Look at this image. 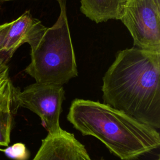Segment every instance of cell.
I'll list each match as a JSON object with an SVG mask.
<instances>
[{
    "mask_svg": "<svg viewBox=\"0 0 160 160\" xmlns=\"http://www.w3.org/2000/svg\"><path fill=\"white\" fill-rule=\"evenodd\" d=\"M160 50L137 47L117 52L102 78L104 103L160 128Z\"/></svg>",
    "mask_w": 160,
    "mask_h": 160,
    "instance_id": "6da1fadb",
    "label": "cell"
},
{
    "mask_svg": "<svg viewBox=\"0 0 160 160\" xmlns=\"http://www.w3.org/2000/svg\"><path fill=\"white\" fill-rule=\"evenodd\" d=\"M67 119L83 136L95 137L122 160H134L160 146L156 129L105 103L76 99Z\"/></svg>",
    "mask_w": 160,
    "mask_h": 160,
    "instance_id": "7a4b0ae2",
    "label": "cell"
},
{
    "mask_svg": "<svg viewBox=\"0 0 160 160\" xmlns=\"http://www.w3.org/2000/svg\"><path fill=\"white\" fill-rule=\"evenodd\" d=\"M58 1L56 22L31 46V62L24 69L36 82L62 86L78 76L66 13V0Z\"/></svg>",
    "mask_w": 160,
    "mask_h": 160,
    "instance_id": "3957f363",
    "label": "cell"
},
{
    "mask_svg": "<svg viewBox=\"0 0 160 160\" xmlns=\"http://www.w3.org/2000/svg\"><path fill=\"white\" fill-rule=\"evenodd\" d=\"M119 20L129 31L134 46L160 50L159 0H126Z\"/></svg>",
    "mask_w": 160,
    "mask_h": 160,
    "instance_id": "277c9868",
    "label": "cell"
},
{
    "mask_svg": "<svg viewBox=\"0 0 160 160\" xmlns=\"http://www.w3.org/2000/svg\"><path fill=\"white\" fill-rule=\"evenodd\" d=\"M64 99V90L61 85L35 82L22 91L16 88L15 100L18 106L36 114L50 134H58L62 129L59 118Z\"/></svg>",
    "mask_w": 160,
    "mask_h": 160,
    "instance_id": "5b68a950",
    "label": "cell"
},
{
    "mask_svg": "<svg viewBox=\"0 0 160 160\" xmlns=\"http://www.w3.org/2000/svg\"><path fill=\"white\" fill-rule=\"evenodd\" d=\"M88 154L85 146L73 134L65 130L48 134L32 160H84Z\"/></svg>",
    "mask_w": 160,
    "mask_h": 160,
    "instance_id": "8992f818",
    "label": "cell"
},
{
    "mask_svg": "<svg viewBox=\"0 0 160 160\" xmlns=\"http://www.w3.org/2000/svg\"><path fill=\"white\" fill-rule=\"evenodd\" d=\"M46 28L40 20L32 16L29 11H25L11 21L1 53L9 60L24 43L28 42L30 46L35 43Z\"/></svg>",
    "mask_w": 160,
    "mask_h": 160,
    "instance_id": "52a82bcc",
    "label": "cell"
},
{
    "mask_svg": "<svg viewBox=\"0 0 160 160\" xmlns=\"http://www.w3.org/2000/svg\"><path fill=\"white\" fill-rule=\"evenodd\" d=\"M126 0H80V10L96 23L119 20Z\"/></svg>",
    "mask_w": 160,
    "mask_h": 160,
    "instance_id": "ba28073f",
    "label": "cell"
},
{
    "mask_svg": "<svg viewBox=\"0 0 160 160\" xmlns=\"http://www.w3.org/2000/svg\"><path fill=\"white\" fill-rule=\"evenodd\" d=\"M16 88L12 83L0 92V146H8L13 115L18 106L15 100Z\"/></svg>",
    "mask_w": 160,
    "mask_h": 160,
    "instance_id": "9c48e42d",
    "label": "cell"
},
{
    "mask_svg": "<svg viewBox=\"0 0 160 160\" xmlns=\"http://www.w3.org/2000/svg\"><path fill=\"white\" fill-rule=\"evenodd\" d=\"M5 155L13 160H28L29 157V152L24 144L17 142L11 146H7L5 149H1Z\"/></svg>",
    "mask_w": 160,
    "mask_h": 160,
    "instance_id": "30bf717a",
    "label": "cell"
},
{
    "mask_svg": "<svg viewBox=\"0 0 160 160\" xmlns=\"http://www.w3.org/2000/svg\"><path fill=\"white\" fill-rule=\"evenodd\" d=\"M8 61L5 56H0V92L12 83L9 75Z\"/></svg>",
    "mask_w": 160,
    "mask_h": 160,
    "instance_id": "8fae6325",
    "label": "cell"
},
{
    "mask_svg": "<svg viewBox=\"0 0 160 160\" xmlns=\"http://www.w3.org/2000/svg\"><path fill=\"white\" fill-rule=\"evenodd\" d=\"M11 22H6L2 24H0V53L2 52V51L4 48L6 38L11 26Z\"/></svg>",
    "mask_w": 160,
    "mask_h": 160,
    "instance_id": "7c38bea8",
    "label": "cell"
},
{
    "mask_svg": "<svg viewBox=\"0 0 160 160\" xmlns=\"http://www.w3.org/2000/svg\"><path fill=\"white\" fill-rule=\"evenodd\" d=\"M84 160H92V159H91V158L89 157V154H88V155L86 156V158H84ZM100 160H104V159H103V158H101Z\"/></svg>",
    "mask_w": 160,
    "mask_h": 160,
    "instance_id": "4fadbf2b",
    "label": "cell"
},
{
    "mask_svg": "<svg viewBox=\"0 0 160 160\" xmlns=\"http://www.w3.org/2000/svg\"><path fill=\"white\" fill-rule=\"evenodd\" d=\"M16 1V0H0V2H7V1Z\"/></svg>",
    "mask_w": 160,
    "mask_h": 160,
    "instance_id": "5bb4252c",
    "label": "cell"
},
{
    "mask_svg": "<svg viewBox=\"0 0 160 160\" xmlns=\"http://www.w3.org/2000/svg\"><path fill=\"white\" fill-rule=\"evenodd\" d=\"M156 160H160V158H159V156L158 157V158Z\"/></svg>",
    "mask_w": 160,
    "mask_h": 160,
    "instance_id": "9a60e30c",
    "label": "cell"
}]
</instances>
